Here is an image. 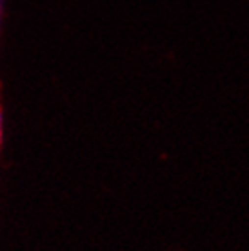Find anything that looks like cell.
<instances>
[{
	"instance_id": "obj_1",
	"label": "cell",
	"mask_w": 249,
	"mask_h": 251,
	"mask_svg": "<svg viewBox=\"0 0 249 251\" xmlns=\"http://www.w3.org/2000/svg\"><path fill=\"white\" fill-rule=\"evenodd\" d=\"M2 137H4V117H2V109H0V144H2Z\"/></svg>"
}]
</instances>
